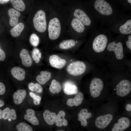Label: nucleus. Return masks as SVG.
<instances>
[{
    "label": "nucleus",
    "mask_w": 131,
    "mask_h": 131,
    "mask_svg": "<svg viewBox=\"0 0 131 131\" xmlns=\"http://www.w3.org/2000/svg\"><path fill=\"white\" fill-rule=\"evenodd\" d=\"M112 31L119 34H131V19L130 16H124L110 27Z\"/></svg>",
    "instance_id": "obj_10"
},
{
    "label": "nucleus",
    "mask_w": 131,
    "mask_h": 131,
    "mask_svg": "<svg viewBox=\"0 0 131 131\" xmlns=\"http://www.w3.org/2000/svg\"><path fill=\"white\" fill-rule=\"evenodd\" d=\"M10 2L16 9L21 12L25 10V5L22 0H10Z\"/></svg>",
    "instance_id": "obj_29"
},
{
    "label": "nucleus",
    "mask_w": 131,
    "mask_h": 131,
    "mask_svg": "<svg viewBox=\"0 0 131 131\" xmlns=\"http://www.w3.org/2000/svg\"><path fill=\"white\" fill-rule=\"evenodd\" d=\"M35 84L36 86L35 91L39 93H42L43 90V88L42 86L39 83H37Z\"/></svg>",
    "instance_id": "obj_37"
},
{
    "label": "nucleus",
    "mask_w": 131,
    "mask_h": 131,
    "mask_svg": "<svg viewBox=\"0 0 131 131\" xmlns=\"http://www.w3.org/2000/svg\"><path fill=\"white\" fill-rule=\"evenodd\" d=\"M56 116L55 113L46 110L44 112L43 117L46 122L48 125H52L55 123Z\"/></svg>",
    "instance_id": "obj_24"
},
{
    "label": "nucleus",
    "mask_w": 131,
    "mask_h": 131,
    "mask_svg": "<svg viewBox=\"0 0 131 131\" xmlns=\"http://www.w3.org/2000/svg\"><path fill=\"white\" fill-rule=\"evenodd\" d=\"M10 110L9 108L7 107L2 111V118L4 120H6L9 118V114Z\"/></svg>",
    "instance_id": "obj_35"
},
{
    "label": "nucleus",
    "mask_w": 131,
    "mask_h": 131,
    "mask_svg": "<svg viewBox=\"0 0 131 131\" xmlns=\"http://www.w3.org/2000/svg\"><path fill=\"white\" fill-rule=\"evenodd\" d=\"M84 98V95L81 92H78L75 97L73 98H69L66 102L67 106L70 107L73 106H78L82 102Z\"/></svg>",
    "instance_id": "obj_20"
},
{
    "label": "nucleus",
    "mask_w": 131,
    "mask_h": 131,
    "mask_svg": "<svg viewBox=\"0 0 131 131\" xmlns=\"http://www.w3.org/2000/svg\"><path fill=\"white\" fill-rule=\"evenodd\" d=\"M26 95V92L24 89H19L14 92L13 95L14 103L19 105L23 102Z\"/></svg>",
    "instance_id": "obj_21"
},
{
    "label": "nucleus",
    "mask_w": 131,
    "mask_h": 131,
    "mask_svg": "<svg viewBox=\"0 0 131 131\" xmlns=\"http://www.w3.org/2000/svg\"><path fill=\"white\" fill-rule=\"evenodd\" d=\"M62 87L60 82L55 79L51 81L49 87V90L52 93H58L61 91Z\"/></svg>",
    "instance_id": "obj_28"
},
{
    "label": "nucleus",
    "mask_w": 131,
    "mask_h": 131,
    "mask_svg": "<svg viewBox=\"0 0 131 131\" xmlns=\"http://www.w3.org/2000/svg\"><path fill=\"white\" fill-rule=\"evenodd\" d=\"M130 124L129 119L126 117L120 118L117 123L114 124L112 129V131H123L127 129Z\"/></svg>",
    "instance_id": "obj_15"
},
{
    "label": "nucleus",
    "mask_w": 131,
    "mask_h": 131,
    "mask_svg": "<svg viewBox=\"0 0 131 131\" xmlns=\"http://www.w3.org/2000/svg\"><path fill=\"white\" fill-rule=\"evenodd\" d=\"M124 7L125 8L131 7V0H125L122 4Z\"/></svg>",
    "instance_id": "obj_41"
},
{
    "label": "nucleus",
    "mask_w": 131,
    "mask_h": 131,
    "mask_svg": "<svg viewBox=\"0 0 131 131\" xmlns=\"http://www.w3.org/2000/svg\"><path fill=\"white\" fill-rule=\"evenodd\" d=\"M49 61L52 67L58 69L63 68L66 66L67 63L65 59L56 54H52L50 56Z\"/></svg>",
    "instance_id": "obj_13"
},
{
    "label": "nucleus",
    "mask_w": 131,
    "mask_h": 131,
    "mask_svg": "<svg viewBox=\"0 0 131 131\" xmlns=\"http://www.w3.org/2000/svg\"><path fill=\"white\" fill-rule=\"evenodd\" d=\"M26 114L24 116V119L34 125L39 124V120L35 115L34 111L31 109H28L26 111Z\"/></svg>",
    "instance_id": "obj_18"
},
{
    "label": "nucleus",
    "mask_w": 131,
    "mask_h": 131,
    "mask_svg": "<svg viewBox=\"0 0 131 131\" xmlns=\"http://www.w3.org/2000/svg\"><path fill=\"white\" fill-rule=\"evenodd\" d=\"M69 13L80 21L86 27L88 31L95 29L96 18L89 3L87 5H77L66 8Z\"/></svg>",
    "instance_id": "obj_5"
},
{
    "label": "nucleus",
    "mask_w": 131,
    "mask_h": 131,
    "mask_svg": "<svg viewBox=\"0 0 131 131\" xmlns=\"http://www.w3.org/2000/svg\"><path fill=\"white\" fill-rule=\"evenodd\" d=\"M40 52V50L36 48L33 49L32 52V58L37 64L38 63L40 60V59L38 57V54Z\"/></svg>",
    "instance_id": "obj_33"
},
{
    "label": "nucleus",
    "mask_w": 131,
    "mask_h": 131,
    "mask_svg": "<svg viewBox=\"0 0 131 131\" xmlns=\"http://www.w3.org/2000/svg\"><path fill=\"white\" fill-rule=\"evenodd\" d=\"M30 41L32 45L34 47H37L39 43V38L35 34H32L30 37Z\"/></svg>",
    "instance_id": "obj_32"
},
{
    "label": "nucleus",
    "mask_w": 131,
    "mask_h": 131,
    "mask_svg": "<svg viewBox=\"0 0 131 131\" xmlns=\"http://www.w3.org/2000/svg\"><path fill=\"white\" fill-rule=\"evenodd\" d=\"M115 90L118 95L121 97L125 96L131 91V82L128 79H122L117 84Z\"/></svg>",
    "instance_id": "obj_12"
},
{
    "label": "nucleus",
    "mask_w": 131,
    "mask_h": 131,
    "mask_svg": "<svg viewBox=\"0 0 131 131\" xmlns=\"http://www.w3.org/2000/svg\"><path fill=\"white\" fill-rule=\"evenodd\" d=\"M113 37L108 30L95 29L81 50V54L94 66L104 65L106 48Z\"/></svg>",
    "instance_id": "obj_1"
},
{
    "label": "nucleus",
    "mask_w": 131,
    "mask_h": 131,
    "mask_svg": "<svg viewBox=\"0 0 131 131\" xmlns=\"http://www.w3.org/2000/svg\"><path fill=\"white\" fill-rule=\"evenodd\" d=\"M5 87L4 84L0 82V95H3L5 92Z\"/></svg>",
    "instance_id": "obj_38"
},
{
    "label": "nucleus",
    "mask_w": 131,
    "mask_h": 131,
    "mask_svg": "<svg viewBox=\"0 0 131 131\" xmlns=\"http://www.w3.org/2000/svg\"><path fill=\"white\" fill-rule=\"evenodd\" d=\"M20 57L23 66L29 67L32 65L33 63L32 60L26 49H23L21 50L20 53Z\"/></svg>",
    "instance_id": "obj_17"
},
{
    "label": "nucleus",
    "mask_w": 131,
    "mask_h": 131,
    "mask_svg": "<svg viewBox=\"0 0 131 131\" xmlns=\"http://www.w3.org/2000/svg\"><path fill=\"white\" fill-rule=\"evenodd\" d=\"M125 50L127 53H131V34L125 35L124 41Z\"/></svg>",
    "instance_id": "obj_30"
},
{
    "label": "nucleus",
    "mask_w": 131,
    "mask_h": 131,
    "mask_svg": "<svg viewBox=\"0 0 131 131\" xmlns=\"http://www.w3.org/2000/svg\"><path fill=\"white\" fill-rule=\"evenodd\" d=\"M88 31L86 27L80 21L69 13L67 35L71 38L82 39H84Z\"/></svg>",
    "instance_id": "obj_6"
},
{
    "label": "nucleus",
    "mask_w": 131,
    "mask_h": 131,
    "mask_svg": "<svg viewBox=\"0 0 131 131\" xmlns=\"http://www.w3.org/2000/svg\"><path fill=\"white\" fill-rule=\"evenodd\" d=\"M2 115V111L0 109V119H1L3 118Z\"/></svg>",
    "instance_id": "obj_46"
},
{
    "label": "nucleus",
    "mask_w": 131,
    "mask_h": 131,
    "mask_svg": "<svg viewBox=\"0 0 131 131\" xmlns=\"http://www.w3.org/2000/svg\"><path fill=\"white\" fill-rule=\"evenodd\" d=\"M84 39H77L70 38L61 40L56 47L61 49L67 50L78 49L84 42Z\"/></svg>",
    "instance_id": "obj_11"
},
{
    "label": "nucleus",
    "mask_w": 131,
    "mask_h": 131,
    "mask_svg": "<svg viewBox=\"0 0 131 131\" xmlns=\"http://www.w3.org/2000/svg\"><path fill=\"white\" fill-rule=\"evenodd\" d=\"M13 76L19 81H22L25 79V72L24 70L20 67H15L11 70Z\"/></svg>",
    "instance_id": "obj_22"
},
{
    "label": "nucleus",
    "mask_w": 131,
    "mask_h": 131,
    "mask_svg": "<svg viewBox=\"0 0 131 131\" xmlns=\"http://www.w3.org/2000/svg\"><path fill=\"white\" fill-rule=\"evenodd\" d=\"M28 87L31 91H35L36 86L35 84L31 82L29 83L28 85Z\"/></svg>",
    "instance_id": "obj_39"
},
{
    "label": "nucleus",
    "mask_w": 131,
    "mask_h": 131,
    "mask_svg": "<svg viewBox=\"0 0 131 131\" xmlns=\"http://www.w3.org/2000/svg\"><path fill=\"white\" fill-rule=\"evenodd\" d=\"M89 4L96 19L110 27L122 18L121 14L110 0H90Z\"/></svg>",
    "instance_id": "obj_4"
},
{
    "label": "nucleus",
    "mask_w": 131,
    "mask_h": 131,
    "mask_svg": "<svg viewBox=\"0 0 131 131\" xmlns=\"http://www.w3.org/2000/svg\"><path fill=\"white\" fill-rule=\"evenodd\" d=\"M65 112L63 110H61L56 115L55 122L57 126L61 127L62 126H66L67 125V121L65 118Z\"/></svg>",
    "instance_id": "obj_25"
},
{
    "label": "nucleus",
    "mask_w": 131,
    "mask_h": 131,
    "mask_svg": "<svg viewBox=\"0 0 131 131\" xmlns=\"http://www.w3.org/2000/svg\"><path fill=\"white\" fill-rule=\"evenodd\" d=\"M95 66L88 61L77 60L69 64L67 67L66 70L70 74L78 76L86 72H91Z\"/></svg>",
    "instance_id": "obj_7"
},
{
    "label": "nucleus",
    "mask_w": 131,
    "mask_h": 131,
    "mask_svg": "<svg viewBox=\"0 0 131 131\" xmlns=\"http://www.w3.org/2000/svg\"><path fill=\"white\" fill-rule=\"evenodd\" d=\"M113 118V116L111 114H107L98 116L95 120V126L99 129L104 128L108 125Z\"/></svg>",
    "instance_id": "obj_14"
},
{
    "label": "nucleus",
    "mask_w": 131,
    "mask_h": 131,
    "mask_svg": "<svg viewBox=\"0 0 131 131\" xmlns=\"http://www.w3.org/2000/svg\"><path fill=\"white\" fill-rule=\"evenodd\" d=\"M9 116L12 119L15 120L16 118L17 115L15 110L13 109L10 110L9 114Z\"/></svg>",
    "instance_id": "obj_36"
},
{
    "label": "nucleus",
    "mask_w": 131,
    "mask_h": 131,
    "mask_svg": "<svg viewBox=\"0 0 131 131\" xmlns=\"http://www.w3.org/2000/svg\"><path fill=\"white\" fill-rule=\"evenodd\" d=\"M10 0H0V4H3L7 3Z\"/></svg>",
    "instance_id": "obj_44"
},
{
    "label": "nucleus",
    "mask_w": 131,
    "mask_h": 131,
    "mask_svg": "<svg viewBox=\"0 0 131 131\" xmlns=\"http://www.w3.org/2000/svg\"><path fill=\"white\" fill-rule=\"evenodd\" d=\"M125 35L112 37L106 51L104 65L107 67H125L131 68V60L128 59L124 47Z\"/></svg>",
    "instance_id": "obj_3"
},
{
    "label": "nucleus",
    "mask_w": 131,
    "mask_h": 131,
    "mask_svg": "<svg viewBox=\"0 0 131 131\" xmlns=\"http://www.w3.org/2000/svg\"><path fill=\"white\" fill-rule=\"evenodd\" d=\"M29 94L33 99V103L35 105H38L40 104V101L41 99V98L40 96L36 95L32 92H30Z\"/></svg>",
    "instance_id": "obj_34"
},
{
    "label": "nucleus",
    "mask_w": 131,
    "mask_h": 131,
    "mask_svg": "<svg viewBox=\"0 0 131 131\" xmlns=\"http://www.w3.org/2000/svg\"><path fill=\"white\" fill-rule=\"evenodd\" d=\"M6 57V54L4 51L0 47V61L4 60Z\"/></svg>",
    "instance_id": "obj_40"
},
{
    "label": "nucleus",
    "mask_w": 131,
    "mask_h": 131,
    "mask_svg": "<svg viewBox=\"0 0 131 131\" xmlns=\"http://www.w3.org/2000/svg\"><path fill=\"white\" fill-rule=\"evenodd\" d=\"M92 114L88 112V110L86 108L81 109L78 114V120L81 122V125L83 127H86L87 125V119L90 118Z\"/></svg>",
    "instance_id": "obj_16"
},
{
    "label": "nucleus",
    "mask_w": 131,
    "mask_h": 131,
    "mask_svg": "<svg viewBox=\"0 0 131 131\" xmlns=\"http://www.w3.org/2000/svg\"><path fill=\"white\" fill-rule=\"evenodd\" d=\"M115 3H119L122 5L125 0H110Z\"/></svg>",
    "instance_id": "obj_42"
},
{
    "label": "nucleus",
    "mask_w": 131,
    "mask_h": 131,
    "mask_svg": "<svg viewBox=\"0 0 131 131\" xmlns=\"http://www.w3.org/2000/svg\"><path fill=\"white\" fill-rule=\"evenodd\" d=\"M24 25L23 23H20L18 24L10 30L11 35L14 37L18 36L24 29Z\"/></svg>",
    "instance_id": "obj_27"
},
{
    "label": "nucleus",
    "mask_w": 131,
    "mask_h": 131,
    "mask_svg": "<svg viewBox=\"0 0 131 131\" xmlns=\"http://www.w3.org/2000/svg\"><path fill=\"white\" fill-rule=\"evenodd\" d=\"M8 121H10L11 120V119L10 118H8Z\"/></svg>",
    "instance_id": "obj_47"
},
{
    "label": "nucleus",
    "mask_w": 131,
    "mask_h": 131,
    "mask_svg": "<svg viewBox=\"0 0 131 131\" xmlns=\"http://www.w3.org/2000/svg\"><path fill=\"white\" fill-rule=\"evenodd\" d=\"M64 86V91L66 94H75L77 93L78 89L77 87L71 82H68L65 83Z\"/></svg>",
    "instance_id": "obj_26"
},
{
    "label": "nucleus",
    "mask_w": 131,
    "mask_h": 131,
    "mask_svg": "<svg viewBox=\"0 0 131 131\" xmlns=\"http://www.w3.org/2000/svg\"><path fill=\"white\" fill-rule=\"evenodd\" d=\"M8 13L10 17V25L12 26H15L18 24V18L20 15V12L13 8H11L8 11Z\"/></svg>",
    "instance_id": "obj_19"
},
{
    "label": "nucleus",
    "mask_w": 131,
    "mask_h": 131,
    "mask_svg": "<svg viewBox=\"0 0 131 131\" xmlns=\"http://www.w3.org/2000/svg\"><path fill=\"white\" fill-rule=\"evenodd\" d=\"M69 16L66 8L53 6L49 8L47 32L51 42L56 44L66 35Z\"/></svg>",
    "instance_id": "obj_2"
},
{
    "label": "nucleus",
    "mask_w": 131,
    "mask_h": 131,
    "mask_svg": "<svg viewBox=\"0 0 131 131\" xmlns=\"http://www.w3.org/2000/svg\"><path fill=\"white\" fill-rule=\"evenodd\" d=\"M126 109L128 111H131V105L130 104H127L125 106Z\"/></svg>",
    "instance_id": "obj_43"
},
{
    "label": "nucleus",
    "mask_w": 131,
    "mask_h": 131,
    "mask_svg": "<svg viewBox=\"0 0 131 131\" xmlns=\"http://www.w3.org/2000/svg\"><path fill=\"white\" fill-rule=\"evenodd\" d=\"M100 66H99V75L98 77L97 66H95L92 71L95 77L91 80L89 85L90 94L93 98L98 97L103 90L104 84L103 80L99 77Z\"/></svg>",
    "instance_id": "obj_8"
},
{
    "label": "nucleus",
    "mask_w": 131,
    "mask_h": 131,
    "mask_svg": "<svg viewBox=\"0 0 131 131\" xmlns=\"http://www.w3.org/2000/svg\"><path fill=\"white\" fill-rule=\"evenodd\" d=\"M4 105V102L0 99V107L3 106Z\"/></svg>",
    "instance_id": "obj_45"
},
{
    "label": "nucleus",
    "mask_w": 131,
    "mask_h": 131,
    "mask_svg": "<svg viewBox=\"0 0 131 131\" xmlns=\"http://www.w3.org/2000/svg\"><path fill=\"white\" fill-rule=\"evenodd\" d=\"M45 10L40 9L36 13L33 18V22L35 30L40 33L47 31L48 18Z\"/></svg>",
    "instance_id": "obj_9"
},
{
    "label": "nucleus",
    "mask_w": 131,
    "mask_h": 131,
    "mask_svg": "<svg viewBox=\"0 0 131 131\" xmlns=\"http://www.w3.org/2000/svg\"><path fill=\"white\" fill-rule=\"evenodd\" d=\"M40 74L37 75L36 80L39 84L41 85L45 84L51 77V74L48 71H41Z\"/></svg>",
    "instance_id": "obj_23"
},
{
    "label": "nucleus",
    "mask_w": 131,
    "mask_h": 131,
    "mask_svg": "<svg viewBox=\"0 0 131 131\" xmlns=\"http://www.w3.org/2000/svg\"><path fill=\"white\" fill-rule=\"evenodd\" d=\"M18 131H33L31 127L27 124L24 122L20 123L16 126Z\"/></svg>",
    "instance_id": "obj_31"
}]
</instances>
